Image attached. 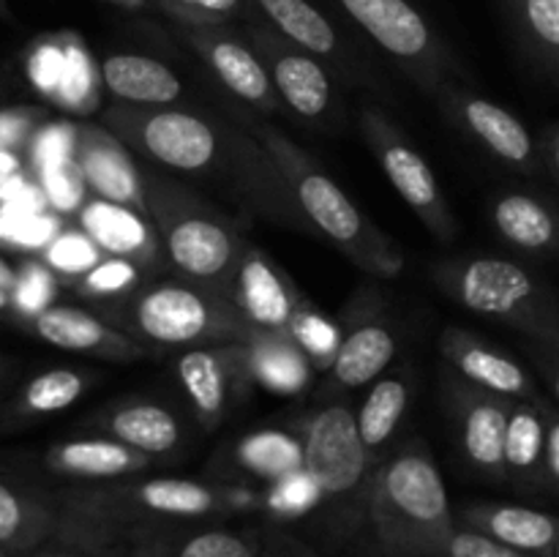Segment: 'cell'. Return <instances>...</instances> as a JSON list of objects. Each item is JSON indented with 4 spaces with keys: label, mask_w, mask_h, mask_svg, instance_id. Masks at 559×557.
I'll return each mask as SVG.
<instances>
[{
    "label": "cell",
    "mask_w": 559,
    "mask_h": 557,
    "mask_svg": "<svg viewBox=\"0 0 559 557\" xmlns=\"http://www.w3.org/2000/svg\"><path fill=\"white\" fill-rule=\"evenodd\" d=\"M55 530L41 555L123 557L191 524L222 522L235 491L194 478H120L74 484L49 495Z\"/></svg>",
    "instance_id": "1"
},
{
    "label": "cell",
    "mask_w": 559,
    "mask_h": 557,
    "mask_svg": "<svg viewBox=\"0 0 559 557\" xmlns=\"http://www.w3.org/2000/svg\"><path fill=\"white\" fill-rule=\"evenodd\" d=\"M456 528L445 481L424 442H407L377 462L360 555L440 557Z\"/></svg>",
    "instance_id": "2"
},
{
    "label": "cell",
    "mask_w": 559,
    "mask_h": 557,
    "mask_svg": "<svg viewBox=\"0 0 559 557\" xmlns=\"http://www.w3.org/2000/svg\"><path fill=\"white\" fill-rule=\"evenodd\" d=\"M251 134L267 153L300 216L322 238L331 240L349 262L371 276L396 278L404 271L407 257L396 240L382 233L298 142L271 123H254Z\"/></svg>",
    "instance_id": "3"
},
{
    "label": "cell",
    "mask_w": 559,
    "mask_h": 557,
    "mask_svg": "<svg viewBox=\"0 0 559 557\" xmlns=\"http://www.w3.org/2000/svg\"><path fill=\"white\" fill-rule=\"evenodd\" d=\"M300 446L304 470L317 486V508L309 517L311 533L328 546L360 544L377 459L360 440L355 413L347 404L317 410L306 420Z\"/></svg>",
    "instance_id": "4"
},
{
    "label": "cell",
    "mask_w": 559,
    "mask_h": 557,
    "mask_svg": "<svg viewBox=\"0 0 559 557\" xmlns=\"http://www.w3.org/2000/svg\"><path fill=\"white\" fill-rule=\"evenodd\" d=\"M437 287L473 315L513 328L527 342L559 353V295L546 278L516 260L473 254L431 271Z\"/></svg>",
    "instance_id": "5"
},
{
    "label": "cell",
    "mask_w": 559,
    "mask_h": 557,
    "mask_svg": "<svg viewBox=\"0 0 559 557\" xmlns=\"http://www.w3.org/2000/svg\"><path fill=\"white\" fill-rule=\"evenodd\" d=\"M109 311L115 325L145 347L189 349L251 339L249 322L227 295L183 276L134 289L109 304Z\"/></svg>",
    "instance_id": "6"
},
{
    "label": "cell",
    "mask_w": 559,
    "mask_h": 557,
    "mask_svg": "<svg viewBox=\"0 0 559 557\" xmlns=\"http://www.w3.org/2000/svg\"><path fill=\"white\" fill-rule=\"evenodd\" d=\"M145 213L156 227L164 254L189 282L233 300L235 273L246 240L224 218L158 173H142Z\"/></svg>",
    "instance_id": "7"
},
{
    "label": "cell",
    "mask_w": 559,
    "mask_h": 557,
    "mask_svg": "<svg viewBox=\"0 0 559 557\" xmlns=\"http://www.w3.org/2000/svg\"><path fill=\"white\" fill-rule=\"evenodd\" d=\"M347 20L409 80L440 96L462 76L456 55L413 0H333Z\"/></svg>",
    "instance_id": "8"
},
{
    "label": "cell",
    "mask_w": 559,
    "mask_h": 557,
    "mask_svg": "<svg viewBox=\"0 0 559 557\" xmlns=\"http://www.w3.org/2000/svg\"><path fill=\"white\" fill-rule=\"evenodd\" d=\"M104 126L123 140L129 151L175 173H211L224 156L218 129L178 107H131L118 102L104 109Z\"/></svg>",
    "instance_id": "9"
},
{
    "label": "cell",
    "mask_w": 559,
    "mask_h": 557,
    "mask_svg": "<svg viewBox=\"0 0 559 557\" xmlns=\"http://www.w3.org/2000/svg\"><path fill=\"white\" fill-rule=\"evenodd\" d=\"M360 131H364L369 151L380 162L385 178L407 202L409 211L420 218V224L429 229L431 238H437L440 244H451L459 222L442 194L435 169L420 156L418 147L399 131V126L377 104L360 107Z\"/></svg>",
    "instance_id": "10"
},
{
    "label": "cell",
    "mask_w": 559,
    "mask_h": 557,
    "mask_svg": "<svg viewBox=\"0 0 559 557\" xmlns=\"http://www.w3.org/2000/svg\"><path fill=\"white\" fill-rule=\"evenodd\" d=\"M246 38L265 63L282 107L300 120H320L333 104V71L322 60L295 47L265 20L246 22Z\"/></svg>",
    "instance_id": "11"
},
{
    "label": "cell",
    "mask_w": 559,
    "mask_h": 557,
    "mask_svg": "<svg viewBox=\"0 0 559 557\" xmlns=\"http://www.w3.org/2000/svg\"><path fill=\"white\" fill-rule=\"evenodd\" d=\"M445 407L451 413L464 462L475 475L506 484V431L511 399L469 386L462 377L445 382Z\"/></svg>",
    "instance_id": "12"
},
{
    "label": "cell",
    "mask_w": 559,
    "mask_h": 557,
    "mask_svg": "<svg viewBox=\"0 0 559 557\" xmlns=\"http://www.w3.org/2000/svg\"><path fill=\"white\" fill-rule=\"evenodd\" d=\"M178 36L200 55L211 74L246 107L262 115H276L282 109L265 63L254 52L249 38L240 36L233 25H178Z\"/></svg>",
    "instance_id": "13"
},
{
    "label": "cell",
    "mask_w": 559,
    "mask_h": 557,
    "mask_svg": "<svg viewBox=\"0 0 559 557\" xmlns=\"http://www.w3.org/2000/svg\"><path fill=\"white\" fill-rule=\"evenodd\" d=\"M440 98L442 107L453 115V120H459V126L475 142H480L497 162L522 175L544 173L540 142H535L527 126L511 109L500 107V104L489 102L484 96H475L469 91H462L456 85L442 91Z\"/></svg>",
    "instance_id": "14"
},
{
    "label": "cell",
    "mask_w": 559,
    "mask_h": 557,
    "mask_svg": "<svg viewBox=\"0 0 559 557\" xmlns=\"http://www.w3.org/2000/svg\"><path fill=\"white\" fill-rule=\"evenodd\" d=\"M178 380L205 429H216L227 415L235 388H246L251 380L249 342H224L189 347L180 353Z\"/></svg>",
    "instance_id": "15"
},
{
    "label": "cell",
    "mask_w": 559,
    "mask_h": 557,
    "mask_svg": "<svg viewBox=\"0 0 559 557\" xmlns=\"http://www.w3.org/2000/svg\"><path fill=\"white\" fill-rule=\"evenodd\" d=\"M300 293L287 273L262 249L246 240L235 273L233 304L238 306L251 333H282L293 336V317L300 306Z\"/></svg>",
    "instance_id": "16"
},
{
    "label": "cell",
    "mask_w": 559,
    "mask_h": 557,
    "mask_svg": "<svg viewBox=\"0 0 559 557\" xmlns=\"http://www.w3.org/2000/svg\"><path fill=\"white\" fill-rule=\"evenodd\" d=\"M251 3L273 31L282 33L295 47L314 55L342 80H360L366 74L364 60L358 58L353 44L311 0H251Z\"/></svg>",
    "instance_id": "17"
},
{
    "label": "cell",
    "mask_w": 559,
    "mask_h": 557,
    "mask_svg": "<svg viewBox=\"0 0 559 557\" xmlns=\"http://www.w3.org/2000/svg\"><path fill=\"white\" fill-rule=\"evenodd\" d=\"M74 164L87 194L145 211L142 173L129 147L107 126L80 123L74 131Z\"/></svg>",
    "instance_id": "18"
},
{
    "label": "cell",
    "mask_w": 559,
    "mask_h": 557,
    "mask_svg": "<svg viewBox=\"0 0 559 557\" xmlns=\"http://www.w3.org/2000/svg\"><path fill=\"white\" fill-rule=\"evenodd\" d=\"M440 353L448 369L469 386L502 399H538L540 388L527 366L513 360L502 349H495L464 328L448 325L440 336Z\"/></svg>",
    "instance_id": "19"
},
{
    "label": "cell",
    "mask_w": 559,
    "mask_h": 557,
    "mask_svg": "<svg viewBox=\"0 0 559 557\" xmlns=\"http://www.w3.org/2000/svg\"><path fill=\"white\" fill-rule=\"evenodd\" d=\"M31 322L38 339L58 349H69V353L93 355V358L104 360H134L147 353L145 344L120 331L118 325L87 309H76V306L52 304L38 311Z\"/></svg>",
    "instance_id": "20"
},
{
    "label": "cell",
    "mask_w": 559,
    "mask_h": 557,
    "mask_svg": "<svg viewBox=\"0 0 559 557\" xmlns=\"http://www.w3.org/2000/svg\"><path fill=\"white\" fill-rule=\"evenodd\" d=\"M80 227L104 257H123L142 271L156 265L164 246L145 211L91 197L80 208Z\"/></svg>",
    "instance_id": "21"
},
{
    "label": "cell",
    "mask_w": 559,
    "mask_h": 557,
    "mask_svg": "<svg viewBox=\"0 0 559 557\" xmlns=\"http://www.w3.org/2000/svg\"><path fill=\"white\" fill-rule=\"evenodd\" d=\"M456 522L535 557H551L559 541V513L516 502H467Z\"/></svg>",
    "instance_id": "22"
},
{
    "label": "cell",
    "mask_w": 559,
    "mask_h": 557,
    "mask_svg": "<svg viewBox=\"0 0 559 557\" xmlns=\"http://www.w3.org/2000/svg\"><path fill=\"white\" fill-rule=\"evenodd\" d=\"M396 333L380 317L364 315L353 320L342 333L338 353L328 369V382L322 386V396H336L380 380L382 371L396 358Z\"/></svg>",
    "instance_id": "23"
},
{
    "label": "cell",
    "mask_w": 559,
    "mask_h": 557,
    "mask_svg": "<svg viewBox=\"0 0 559 557\" xmlns=\"http://www.w3.org/2000/svg\"><path fill=\"white\" fill-rule=\"evenodd\" d=\"M153 457L115 440V437H80V440L55 442L44 453L49 473L76 484H102L140 475L151 467Z\"/></svg>",
    "instance_id": "24"
},
{
    "label": "cell",
    "mask_w": 559,
    "mask_h": 557,
    "mask_svg": "<svg viewBox=\"0 0 559 557\" xmlns=\"http://www.w3.org/2000/svg\"><path fill=\"white\" fill-rule=\"evenodd\" d=\"M273 544L276 535L260 528L205 522L158 535L123 557H271Z\"/></svg>",
    "instance_id": "25"
},
{
    "label": "cell",
    "mask_w": 559,
    "mask_h": 557,
    "mask_svg": "<svg viewBox=\"0 0 559 557\" xmlns=\"http://www.w3.org/2000/svg\"><path fill=\"white\" fill-rule=\"evenodd\" d=\"M538 399H516L511 402L506 431V475L508 486L519 495H546V418L544 402Z\"/></svg>",
    "instance_id": "26"
},
{
    "label": "cell",
    "mask_w": 559,
    "mask_h": 557,
    "mask_svg": "<svg viewBox=\"0 0 559 557\" xmlns=\"http://www.w3.org/2000/svg\"><path fill=\"white\" fill-rule=\"evenodd\" d=\"M491 224L513 249L530 257H559V205L530 191H506L491 202Z\"/></svg>",
    "instance_id": "27"
},
{
    "label": "cell",
    "mask_w": 559,
    "mask_h": 557,
    "mask_svg": "<svg viewBox=\"0 0 559 557\" xmlns=\"http://www.w3.org/2000/svg\"><path fill=\"white\" fill-rule=\"evenodd\" d=\"M98 80L115 102L131 107H173L183 93L180 76L151 55L112 52L98 63Z\"/></svg>",
    "instance_id": "28"
},
{
    "label": "cell",
    "mask_w": 559,
    "mask_h": 557,
    "mask_svg": "<svg viewBox=\"0 0 559 557\" xmlns=\"http://www.w3.org/2000/svg\"><path fill=\"white\" fill-rule=\"evenodd\" d=\"M96 424L107 431V437H115L147 457H167L183 437L178 415L156 402L115 404L98 415Z\"/></svg>",
    "instance_id": "29"
},
{
    "label": "cell",
    "mask_w": 559,
    "mask_h": 557,
    "mask_svg": "<svg viewBox=\"0 0 559 557\" xmlns=\"http://www.w3.org/2000/svg\"><path fill=\"white\" fill-rule=\"evenodd\" d=\"M55 530L49 497H33L0 481V549L11 557L41 555Z\"/></svg>",
    "instance_id": "30"
},
{
    "label": "cell",
    "mask_w": 559,
    "mask_h": 557,
    "mask_svg": "<svg viewBox=\"0 0 559 557\" xmlns=\"http://www.w3.org/2000/svg\"><path fill=\"white\" fill-rule=\"evenodd\" d=\"M249 366L251 380L276 393H300L314 369L300 344L282 333H251Z\"/></svg>",
    "instance_id": "31"
},
{
    "label": "cell",
    "mask_w": 559,
    "mask_h": 557,
    "mask_svg": "<svg viewBox=\"0 0 559 557\" xmlns=\"http://www.w3.org/2000/svg\"><path fill=\"white\" fill-rule=\"evenodd\" d=\"M413 399V382L407 375H385L380 380L371 382V391L366 393L364 404L355 413L358 420V431L364 446L369 448L371 457L380 462V453L385 451L388 442L399 431L404 413Z\"/></svg>",
    "instance_id": "32"
},
{
    "label": "cell",
    "mask_w": 559,
    "mask_h": 557,
    "mask_svg": "<svg viewBox=\"0 0 559 557\" xmlns=\"http://www.w3.org/2000/svg\"><path fill=\"white\" fill-rule=\"evenodd\" d=\"M527 58L559 85V0H502Z\"/></svg>",
    "instance_id": "33"
},
{
    "label": "cell",
    "mask_w": 559,
    "mask_h": 557,
    "mask_svg": "<svg viewBox=\"0 0 559 557\" xmlns=\"http://www.w3.org/2000/svg\"><path fill=\"white\" fill-rule=\"evenodd\" d=\"M229 459L238 473L273 484L295 470H304V446L287 431H254L235 446Z\"/></svg>",
    "instance_id": "34"
},
{
    "label": "cell",
    "mask_w": 559,
    "mask_h": 557,
    "mask_svg": "<svg viewBox=\"0 0 559 557\" xmlns=\"http://www.w3.org/2000/svg\"><path fill=\"white\" fill-rule=\"evenodd\" d=\"M87 391V375L76 369H49L33 377L16 399L20 415L63 413Z\"/></svg>",
    "instance_id": "35"
},
{
    "label": "cell",
    "mask_w": 559,
    "mask_h": 557,
    "mask_svg": "<svg viewBox=\"0 0 559 557\" xmlns=\"http://www.w3.org/2000/svg\"><path fill=\"white\" fill-rule=\"evenodd\" d=\"M158 11L169 16L175 25L207 27L233 25V22L260 20L251 0H158Z\"/></svg>",
    "instance_id": "36"
},
{
    "label": "cell",
    "mask_w": 559,
    "mask_h": 557,
    "mask_svg": "<svg viewBox=\"0 0 559 557\" xmlns=\"http://www.w3.org/2000/svg\"><path fill=\"white\" fill-rule=\"evenodd\" d=\"M289 333L300 344V349L309 355L314 369H331L333 358L338 353V344H342V333L309 300H300L298 311L293 317V331Z\"/></svg>",
    "instance_id": "37"
},
{
    "label": "cell",
    "mask_w": 559,
    "mask_h": 557,
    "mask_svg": "<svg viewBox=\"0 0 559 557\" xmlns=\"http://www.w3.org/2000/svg\"><path fill=\"white\" fill-rule=\"evenodd\" d=\"M142 287V268L123 257H104L98 265H93L85 276H80V293L93 300H123L134 289Z\"/></svg>",
    "instance_id": "38"
},
{
    "label": "cell",
    "mask_w": 559,
    "mask_h": 557,
    "mask_svg": "<svg viewBox=\"0 0 559 557\" xmlns=\"http://www.w3.org/2000/svg\"><path fill=\"white\" fill-rule=\"evenodd\" d=\"M262 506L278 519H309L317 508V486L306 470L284 475L267 484Z\"/></svg>",
    "instance_id": "39"
},
{
    "label": "cell",
    "mask_w": 559,
    "mask_h": 557,
    "mask_svg": "<svg viewBox=\"0 0 559 557\" xmlns=\"http://www.w3.org/2000/svg\"><path fill=\"white\" fill-rule=\"evenodd\" d=\"M104 260L102 249L85 233H60L47 246V265L60 276H85L93 265Z\"/></svg>",
    "instance_id": "40"
},
{
    "label": "cell",
    "mask_w": 559,
    "mask_h": 557,
    "mask_svg": "<svg viewBox=\"0 0 559 557\" xmlns=\"http://www.w3.org/2000/svg\"><path fill=\"white\" fill-rule=\"evenodd\" d=\"M41 180L44 189H47V197L52 200L55 208H60V211H74V208L85 205L82 197L87 194V189L85 183H82L74 158L41 169Z\"/></svg>",
    "instance_id": "41"
},
{
    "label": "cell",
    "mask_w": 559,
    "mask_h": 557,
    "mask_svg": "<svg viewBox=\"0 0 559 557\" xmlns=\"http://www.w3.org/2000/svg\"><path fill=\"white\" fill-rule=\"evenodd\" d=\"M440 557H535L527 555V552H519L513 546L500 544V541L489 538L484 533H475V530H467L459 524L451 533V538L442 546Z\"/></svg>",
    "instance_id": "42"
},
{
    "label": "cell",
    "mask_w": 559,
    "mask_h": 557,
    "mask_svg": "<svg viewBox=\"0 0 559 557\" xmlns=\"http://www.w3.org/2000/svg\"><path fill=\"white\" fill-rule=\"evenodd\" d=\"M52 289H55V278H52V273H49V268L31 262V265L20 273V282H16V287H14V304L20 306V309L33 320L38 311H44L47 306H52L49 304V298H52Z\"/></svg>",
    "instance_id": "43"
},
{
    "label": "cell",
    "mask_w": 559,
    "mask_h": 557,
    "mask_svg": "<svg viewBox=\"0 0 559 557\" xmlns=\"http://www.w3.org/2000/svg\"><path fill=\"white\" fill-rule=\"evenodd\" d=\"M69 58L71 52H66L58 44H44V47H38L36 52H33L27 69H31V76L36 80V85L41 87L44 93L58 96L60 85H63L66 69H69Z\"/></svg>",
    "instance_id": "44"
},
{
    "label": "cell",
    "mask_w": 559,
    "mask_h": 557,
    "mask_svg": "<svg viewBox=\"0 0 559 557\" xmlns=\"http://www.w3.org/2000/svg\"><path fill=\"white\" fill-rule=\"evenodd\" d=\"M546 418V495H559V407L551 396L540 402Z\"/></svg>",
    "instance_id": "45"
},
{
    "label": "cell",
    "mask_w": 559,
    "mask_h": 557,
    "mask_svg": "<svg viewBox=\"0 0 559 557\" xmlns=\"http://www.w3.org/2000/svg\"><path fill=\"white\" fill-rule=\"evenodd\" d=\"M41 112L38 109H5L0 112V151L22 145L36 131Z\"/></svg>",
    "instance_id": "46"
},
{
    "label": "cell",
    "mask_w": 559,
    "mask_h": 557,
    "mask_svg": "<svg viewBox=\"0 0 559 557\" xmlns=\"http://www.w3.org/2000/svg\"><path fill=\"white\" fill-rule=\"evenodd\" d=\"M524 349H527L530 360H533V366L538 369V375L544 377L546 388H549V396L555 399L559 407V353H555V349L549 347H540V344H533V342L524 344Z\"/></svg>",
    "instance_id": "47"
},
{
    "label": "cell",
    "mask_w": 559,
    "mask_h": 557,
    "mask_svg": "<svg viewBox=\"0 0 559 557\" xmlns=\"http://www.w3.org/2000/svg\"><path fill=\"white\" fill-rule=\"evenodd\" d=\"M540 156H544V173L559 183V123L546 129L540 140Z\"/></svg>",
    "instance_id": "48"
},
{
    "label": "cell",
    "mask_w": 559,
    "mask_h": 557,
    "mask_svg": "<svg viewBox=\"0 0 559 557\" xmlns=\"http://www.w3.org/2000/svg\"><path fill=\"white\" fill-rule=\"evenodd\" d=\"M271 557H306V549H300V546L293 544L289 538H278L276 535V544H273Z\"/></svg>",
    "instance_id": "49"
},
{
    "label": "cell",
    "mask_w": 559,
    "mask_h": 557,
    "mask_svg": "<svg viewBox=\"0 0 559 557\" xmlns=\"http://www.w3.org/2000/svg\"><path fill=\"white\" fill-rule=\"evenodd\" d=\"M16 282H20V273H16L14 268H11L9 262H5L3 257H0V287H3V289H9V293L14 295V287H16Z\"/></svg>",
    "instance_id": "50"
},
{
    "label": "cell",
    "mask_w": 559,
    "mask_h": 557,
    "mask_svg": "<svg viewBox=\"0 0 559 557\" xmlns=\"http://www.w3.org/2000/svg\"><path fill=\"white\" fill-rule=\"evenodd\" d=\"M107 3L118 5V9H129V11L158 9V0H107Z\"/></svg>",
    "instance_id": "51"
},
{
    "label": "cell",
    "mask_w": 559,
    "mask_h": 557,
    "mask_svg": "<svg viewBox=\"0 0 559 557\" xmlns=\"http://www.w3.org/2000/svg\"><path fill=\"white\" fill-rule=\"evenodd\" d=\"M0 20L3 22L14 20V14H11V0H0Z\"/></svg>",
    "instance_id": "52"
},
{
    "label": "cell",
    "mask_w": 559,
    "mask_h": 557,
    "mask_svg": "<svg viewBox=\"0 0 559 557\" xmlns=\"http://www.w3.org/2000/svg\"><path fill=\"white\" fill-rule=\"evenodd\" d=\"M9 304H14V295H11L9 289L0 287V309H5V306H9Z\"/></svg>",
    "instance_id": "53"
},
{
    "label": "cell",
    "mask_w": 559,
    "mask_h": 557,
    "mask_svg": "<svg viewBox=\"0 0 559 557\" xmlns=\"http://www.w3.org/2000/svg\"><path fill=\"white\" fill-rule=\"evenodd\" d=\"M551 557H559V541H557V546H555V552H551Z\"/></svg>",
    "instance_id": "54"
},
{
    "label": "cell",
    "mask_w": 559,
    "mask_h": 557,
    "mask_svg": "<svg viewBox=\"0 0 559 557\" xmlns=\"http://www.w3.org/2000/svg\"><path fill=\"white\" fill-rule=\"evenodd\" d=\"M0 557H11V555H9V552H3V549H0Z\"/></svg>",
    "instance_id": "55"
},
{
    "label": "cell",
    "mask_w": 559,
    "mask_h": 557,
    "mask_svg": "<svg viewBox=\"0 0 559 557\" xmlns=\"http://www.w3.org/2000/svg\"><path fill=\"white\" fill-rule=\"evenodd\" d=\"M36 557H58V555H36Z\"/></svg>",
    "instance_id": "56"
}]
</instances>
